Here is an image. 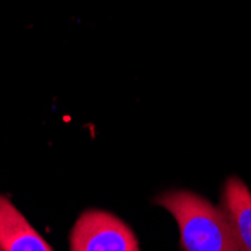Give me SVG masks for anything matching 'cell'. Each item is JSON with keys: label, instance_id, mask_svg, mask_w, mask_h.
Returning <instances> with one entry per match:
<instances>
[{"label": "cell", "instance_id": "3957f363", "mask_svg": "<svg viewBox=\"0 0 251 251\" xmlns=\"http://www.w3.org/2000/svg\"><path fill=\"white\" fill-rule=\"evenodd\" d=\"M0 251H53L14 204L0 196Z\"/></svg>", "mask_w": 251, "mask_h": 251}, {"label": "cell", "instance_id": "7a4b0ae2", "mask_svg": "<svg viewBox=\"0 0 251 251\" xmlns=\"http://www.w3.org/2000/svg\"><path fill=\"white\" fill-rule=\"evenodd\" d=\"M71 251H140L129 227L105 211L89 209L71 232Z\"/></svg>", "mask_w": 251, "mask_h": 251}, {"label": "cell", "instance_id": "6da1fadb", "mask_svg": "<svg viewBox=\"0 0 251 251\" xmlns=\"http://www.w3.org/2000/svg\"><path fill=\"white\" fill-rule=\"evenodd\" d=\"M176 220L184 251H241L221 209L199 194L170 191L156 199Z\"/></svg>", "mask_w": 251, "mask_h": 251}, {"label": "cell", "instance_id": "277c9868", "mask_svg": "<svg viewBox=\"0 0 251 251\" xmlns=\"http://www.w3.org/2000/svg\"><path fill=\"white\" fill-rule=\"evenodd\" d=\"M223 212L227 217L241 251H251V193L238 177L226 182Z\"/></svg>", "mask_w": 251, "mask_h": 251}]
</instances>
